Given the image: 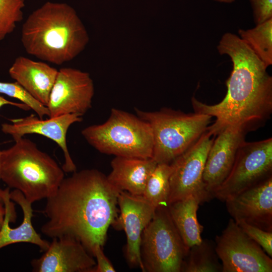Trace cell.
I'll use <instances>...</instances> for the list:
<instances>
[{"mask_svg": "<svg viewBox=\"0 0 272 272\" xmlns=\"http://www.w3.org/2000/svg\"><path fill=\"white\" fill-rule=\"evenodd\" d=\"M119 191L97 169L73 172L47 198L43 213L48 221L41 232L51 238L72 237L92 254L97 245L103 247L109 226L118 218Z\"/></svg>", "mask_w": 272, "mask_h": 272, "instance_id": "cell-1", "label": "cell"}, {"mask_svg": "<svg viewBox=\"0 0 272 272\" xmlns=\"http://www.w3.org/2000/svg\"><path fill=\"white\" fill-rule=\"evenodd\" d=\"M217 49L220 54L228 55L233 64L226 83L227 94L214 105L192 97L194 111L215 117L207 129L212 136L232 125L242 126L248 132L255 130L262 126L272 113V77L264 64L237 35L225 33Z\"/></svg>", "mask_w": 272, "mask_h": 272, "instance_id": "cell-2", "label": "cell"}, {"mask_svg": "<svg viewBox=\"0 0 272 272\" xmlns=\"http://www.w3.org/2000/svg\"><path fill=\"white\" fill-rule=\"evenodd\" d=\"M21 40L27 53L61 65L84 49L89 36L71 6L64 3L47 2L33 11L24 22Z\"/></svg>", "mask_w": 272, "mask_h": 272, "instance_id": "cell-3", "label": "cell"}, {"mask_svg": "<svg viewBox=\"0 0 272 272\" xmlns=\"http://www.w3.org/2000/svg\"><path fill=\"white\" fill-rule=\"evenodd\" d=\"M15 142L2 151L1 179L8 187L20 191L31 203L47 199L64 179V171L31 140L22 137Z\"/></svg>", "mask_w": 272, "mask_h": 272, "instance_id": "cell-4", "label": "cell"}, {"mask_svg": "<svg viewBox=\"0 0 272 272\" xmlns=\"http://www.w3.org/2000/svg\"><path fill=\"white\" fill-rule=\"evenodd\" d=\"M81 133L89 145L101 153L152 158L153 136L150 125L126 111L113 108L105 122L87 126Z\"/></svg>", "mask_w": 272, "mask_h": 272, "instance_id": "cell-5", "label": "cell"}, {"mask_svg": "<svg viewBox=\"0 0 272 272\" xmlns=\"http://www.w3.org/2000/svg\"><path fill=\"white\" fill-rule=\"evenodd\" d=\"M137 115L147 122L153 136L152 158L157 163H171L207 131L212 117L194 112L163 108L146 111L135 108Z\"/></svg>", "mask_w": 272, "mask_h": 272, "instance_id": "cell-6", "label": "cell"}, {"mask_svg": "<svg viewBox=\"0 0 272 272\" xmlns=\"http://www.w3.org/2000/svg\"><path fill=\"white\" fill-rule=\"evenodd\" d=\"M188 249L170 217L168 206L157 208L142 235L140 251L144 271L181 272Z\"/></svg>", "mask_w": 272, "mask_h": 272, "instance_id": "cell-7", "label": "cell"}, {"mask_svg": "<svg viewBox=\"0 0 272 272\" xmlns=\"http://www.w3.org/2000/svg\"><path fill=\"white\" fill-rule=\"evenodd\" d=\"M272 176V138L247 142L239 148L227 177L213 193V197L227 198Z\"/></svg>", "mask_w": 272, "mask_h": 272, "instance_id": "cell-8", "label": "cell"}, {"mask_svg": "<svg viewBox=\"0 0 272 272\" xmlns=\"http://www.w3.org/2000/svg\"><path fill=\"white\" fill-rule=\"evenodd\" d=\"M206 131L198 140L171 163L168 206L190 196L198 198L200 204L213 196L206 189L202 176L208 153L214 140Z\"/></svg>", "mask_w": 272, "mask_h": 272, "instance_id": "cell-9", "label": "cell"}, {"mask_svg": "<svg viewBox=\"0 0 272 272\" xmlns=\"http://www.w3.org/2000/svg\"><path fill=\"white\" fill-rule=\"evenodd\" d=\"M222 272H271L272 259L257 243L230 219L215 238Z\"/></svg>", "mask_w": 272, "mask_h": 272, "instance_id": "cell-10", "label": "cell"}, {"mask_svg": "<svg viewBox=\"0 0 272 272\" xmlns=\"http://www.w3.org/2000/svg\"><path fill=\"white\" fill-rule=\"evenodd\" d=\"M94 94L89 73L71 67L60 69L47 106L49 117L70 114L82 116L91 108Z\"/></svg>", "mask_w": 272, "mask_h": 272, "instance_id": "cell-11", "label": "cell"}, {"mask_svg": "<svg viewBox=\"0 0 272 272\" xmlns=\"http://www.w3.org/2000/svg\"><path fill=\"white\" fill-rule=\"evenodd\" d=\"M0 192L6 210L0 230V249L12 244L25 242L36 245L41 251H46L49 243L42 239L33 226L32 203L17 189L10 192V188L7 187L1 189Z\"/></svg>", "mask_w": 272, "mask_h": 272, "instance_id": "cell-12", "label": "cell"}, {"mask_svg": "<svg viewBox=\"0 0 272 272\" xmlns=\"http://www.w3.org/2000/svg\"><path fill=\"white\" fill-rule=\"evenodd\" d=\"M118 206L120 214L115 224L124 230L126 236V258L130 265L144 271L140 251L142 235L156 209L143 195L125 191H119Z\"/></svg>", "mask_w": 272, "mask_h": 272, "instance_id": "cell-13", "label": "cell"}, {"mask_svg": "<svg viewBox=\"0 0 272 272\" xmlns=\"http://www.w3.org/2000/svg\"><path fill=\"white\" fill-rule=\"evenodd\" d=\"M82 120V116L76 114L61 115L46 119L31 114L25 117L11 119L12 123L2 124V130L11 135L14 140L27 134H38L55 142L63 152L64 172L76 171L77 167L69 153L66 143V134L70 126Z\"/></svg>", "mask_w": 272, "mask_h": 272, "instance_id": "cell-14", "label": "cell"}, {"mask_svg": "<svg viewBox=\"0 0 272 272\" xmlns=\"http://www.w3.org/2000/svg\"><path fill=\"white\" fill-rule=\"evenodd\" d=\"M248 132L242 126L232 125L216 135L208 153L202 176L206 189L213 196L229 175L238 150L245 141Z\"/></svg>", "mask_w": 272, "mask_h": 272, "instance_id": "cell-15", "label": "cell"}, {"mask_svg": "<svg viewBox=\"0 0 272 272\" xmlns=\"http://www.w3.org/2000/svg\"><path fill=\"white\" fill-rule=\"evenodd\" d=\"M39 258L31 261L35 272H93L96 261L77 239L68 236L52 238Z\"/></svg>", "mask_w": 272, "mask_h": 272, "instance_id": "cell-16", "label": "cell"}, {"mask_svg": "<svg viewBox=\"0 0 272 272\" xmlns=\"http://www.w3.org/2000/svg\"><path fill=\"white\" fill-rule=\"evenodd\" d=\"M224 201L235 221L272 232V176Z\"/></svg>", "mask_w": 272, "mask_h": 272, "instance_id": "cell-17", "label": "cell"}, {"mask_svg": "<svg viewBox=\"0 0 272 272\" xmlns=\"http://www.w3.org/2000/svg\"><path fill=\"white\" fill-rule=\"evenodd\" d=\"M9 73L15 82L47 107L58 70L46 62L20 56L15 59Z\"/></svg>", "mask_w": 272, "mask_h": 272, "instance_id": "cell-18", "label": "cell"}, {"mask_svg": "<svg viewBox=\"0 0 272 272\" xmlns=\"http://www.w3.org/2000/svg\"><path fill=\"white\" fill-rule=\"evenodd\" d=\"M157 163L152 158L115 156L111 162L109 181L120 191L142 195Z\"/></svg>", "mask_w": 272, "mask_h": 272, "instance_id": "cell-19", "label": "cell"}, {"mask_svg": "<svg viewBox=\"0 0 272 272\" xmlns=\"http://www.w3.org/2000/svg\"><path fill=\"white\" fill-rule=\"evenodd\" d=\"M199 204L198 198L190 196L168 206L170 217L188 248L200 243L202 239L203 227L197 218Z\"/></svg>", "mask_w": 272, "mask_h": 272, "instance_id": "cell-20", "label": "cell"}, {"mask_svg": "<svg viewBox=\"0 0 272 272\" xmlns=\"http://www.w3.org/2000/svg\"><path fill=\"white\" fill-rule=\"evenodd\" d=\"M182 272H222V263L217 254L215 243L202 239L190 247L181 268Z\"/></svg>", "mask_w": 272, "mask_h": 272, "instance_id": "cell-21", "label": "cell"}, {"mask_svg": "<svg viewBox=\"0 0 272 272\" xmlns=\"http://www.w3.org/2000/svg\"><path fill=\"white\" fill-rule=\"evenodd\" d=\"M239 37L267 67L272 64V18L252 29L238 30Z\"/></svg>", "mask_w": 272, "mask_h": 272, "instance_id": "cell-22", "label": "cell"}, {"mask_svg": "<svg viewBox=\"0 0 272 272\" xmlns=\"http://www.w3.org/2000/svg\"><path fill=\"white\" fill-rule=\"evenodd\" d=\"M172 170L170 164L157 163L147 182L142 195L156 209L168 206Z\"/></svg>", "mask_w": 272, "mask_h": 272, "instance_id": "cell-23", "label": "cell"}, {"mask_svg": "<svg viewBox=\"0 0 272 272\" xmlns=\"http://www.w3.org/2000/svg\"><path fill=\"white\" fill-rule=\"evenodd\" d=\"M25 3V0H0V41L23 20Z\"/></svg>", "mask_w": 272, "mask_h": 272, "instance_id": "cell-24", "label": "cell"}, {"mask_svg": "<svg viewBox=\"0 0 272 272\" xmlns=\"http://www.w3.org/2000/svg\"><path fill=\"white\" fill-rule=\"evenodd\" d=\"M0 93L19 100L34 111L40 118L42 119L45 115L49 117L47 107L34 98L17 82H0Z\"/></svg>", "mask_w": 272, "mask_h": 272, "instance_id": "cell-25", "label": "cell"}, {"mask_svg": "<svg viewBox=\"0 0 272 272\" xmlns=\"http://www.w3.org/2000/svg\"><path fill=\"white\" fill-rule=\"evenodd\" d=\"M251 239L257 243L266 253L272 257V232H268L240 220L235 221Z\"/></svg>", "mask_w": 272, "mask_h": 272, "instance_id": "cell-26", "label": "cell"}, {"mask_svg": "<svg viewBox=\"0 0 272 272\" xmlns=\"http://www.w3.org/2000/svg\"><path fill=\"white\" fill-rule=\"evenodd\" d=\"M250 2L256 25L272 18V0H250Z\"/></svg>", "mask_w": 272, "mask_h": 272, "instance_id": "cell-27", "label": "cell"}, {"mask_svg": "<svg viewBox=\"0 0 272 272\" xmlns=\"http://www.w3.org/2000/svg\"><path fill=\"white\" fill-rule=\"evenodd\" d=\"M92 254L96 259V264L93 272H115L116 271L104 254L101 246L99 245L95 246Z\"/></svg>", "mask_w": 272, "mask_h": 272, "instance_id": "cell-28", "label": "cell"}, {"mask_svg": "<svg viewBox=\"0 0 272 272\" xmlns=\"http://www.w3.org/2000/svg\"><path fill=\"white\" fill-rule=\"evenodd\" d=\"M5 105H10L16 106L18 108L26 111L30 109V108L27 105L23 103H20L9 101L0 95V108Z\"/></svg>", "mask_w": 272, "mask_h": 272, "instance_id": "cell-29", "label": "cell"}, {"mask_svg": "<svg viewBox=\"0 0 272 272\" xmlns=\"http://www.w3.org/2000/svg\"><path fill=\"white\" fill-rule=\"evenodd\" d=\"M3 202L0 201V230L2 227L6 213V210Z\"/></svg>", "mask_w": 272, "mask_h": 272, "instance_id": "cell-30", "label": "cell"}, {"mask_svg": "<svg viewBox=\"0 0 272 272\" xmlns=\"http://www.w3.org/2000/svg\"><path fill=\"white\" fill-rule=\"evenodd\" d=\"M217 2L224 3H231L235 1V0H214Z\"/></svg>", "mask_w": 272, "mask_h": 272, "instance_id": "cell-31", "label": "cell"}, {"mask_svg": "<svg viewBox=\"0 0 272 272\" xmlns=\"http://www.w3.org/2000/svg\"><path fill=\"white\" fill-rule=\"evenodd\" d=\"M1 153H2V151L0 150V179H1ZM0 191H1V189H0ZM0 201H2L1 196V192H0Z\"/></svg>", "mask_w": 272, "mask_h": 272, "instance_id": "cell-32", "label": "cell"}]
</instances>
